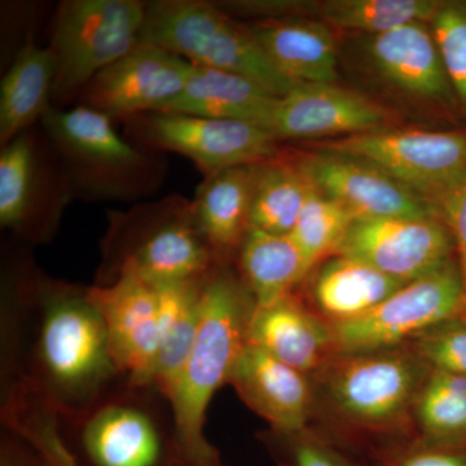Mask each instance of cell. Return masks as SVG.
<instances>
[{
    "label": "cell",
    "mask_w": 466,
    "mask_h": 466,
    "mask_svg": "<svg viewBox=\"0 0 466 466\" xmlns=\"http://www.w3.org/2000/svg\"><path fill=\"white\" fill-rule=\"evenodd\" d=\"M366 459L372 466H466V449L431 446L413 438L373 451Z\"/></svg>",
    "instance_id": "obj_36"
},
{
    "label": "cell",
    "mask_w": 466,
    "mask_h": 466,
    "mask_svg": "<svg viewBox=\"0 0 466 466\" xmlns=\"http://www.w3.org/2000/svg\"><path fill=\"white\" fill-rule=\"evenodd\" d=\"M431 370L408 345L332 355L311 375L319 431L363 458L413 440V407Z\"/></svg>",
    "instance_id": "obj_1"
},
{
    "label": "cell",
    "mask_w": 466,
    "mask_h": 466,
    "mask_svg": "<svg viewBox=\"0 0 466 466\" xmlns=\"http://www.w3.org/2000/svg\"><path fill=\"white\" fill-rule=\"evenodd\" d=\"M205 278L155 285L158 297L159 342L153 382L167 398L182 375L195 342Z\"/></svg>",
    "instance_id": "obj_27"
},
{
    "label": "cell",
    "mask_w": 466,
    "mask_h": 466,
    "mask_svg": "<svg viewBox=\"0 0 466 466\" xmlns=\"http://www.w3.org/2000/svg\"><path fill=\"white\" fill-rule=\"evenodd\" d=\"M0 466H43L41 460L36 458V464L29 456L23 453L14 446H3L2 450V464Z\"/></svg>",
    "instance_id": "obj_38"
},
{
    "label": "cell",
    "mask_w": 466,
    "mask_h": 466,
    "mask_svg": "<svg viewBox=\"0 0 466 466\" xmlns=\"http://www.w3.org/2000/svg\"><path fill=\"white\" fill-rule=\"evenodd\" d=\"M253 165L205 177L192 201L202 235L218 259L240 249L250 228Z\"/></svg>",
    "instance_id": "obj_23"
},
{
    "label": "cell",
    "mask_w": 466,
    "mask_h": 466,
    "mask_svg": "<svg viewBox=\"0 0 466 466\" xmlns=\"http://www.w3.org/2000/svg\"><path fill=\"white\" fill-rule=\"evenodd\" d=\"M249 29L272 63L294 84H336V39L323 21L266 18Z\"/></svg>",
    "instance_id": "obj_19"
},
{
    "label": "cell",
    "mask_w": 466,
    "mask_h": 466,
    "mask_svg": "<svg viewBox=\"0 0 466 466\" xmlns=\"http://www.w3.org/2000/svg\"><path fill=\"white\" fill-rule=\"evenodd\" d=\"M32 341V383L57 410L78 412L94 403L118 372L108 330L88 288L42 280Z\"/></svg>",
    "instance_id": "obj_2"
},
{
    "label": "cell",
    "mask_w": 466,
    "mask_h": 466,
    "mask_svg": "<svg viewBox=\"0 0 466 466\" xmlns=\"http://www.w3.org/2000/svg\"><path fill=\"white\" fill-rule=\"evenodd\" d=\"M54 54L32 41L17 52L0 86V144L7 146L29 131L51 108Z\"/></svg>",
    "instance_id": "obj_24"
},
{
    "label": "cell",
    "mask_w": 466,
    "mask_h": 466,
    "mask_svg": "<svg viewBox=\"0 0 466 466\" xmlns=\"http://www.w3.org/2000/svg\"><path fill=\"white\" fill-rule=\"evenodd\" d=\"M431 27L451 85L466 100V5L441 3Z\"/></svg>",
    "instance_id": "obj_34"
},
{
    "label": "cell",
    "mask_w": 466,
    "mask_h": 466,
    "mask_svg": "<svg viewBox=\"0 0 466 466\" xmlns=\"http://www.w3.org/2000/svg\"><path fill=\"white\" fill-rule=\"evenodd\" d=\"M441 5L434 0H330L315 5L328 26L373 36L410 23H429Z\"/></svg>",
    "instance_id": "obj_31"
},
{
    "label": "cell",
    "mask_w": 466,
    "mask_h": 466,
    "mask_svg": "<svg viewBox=\"0 0 466 466\" xmlns=\"http://www.w3.org/2000/svg\"><path fill=\"white\" fill-rule=\"evenodd\" d=\"M390 113L336 85H299L276 100L267 130L276 139H337L385 128Z\"/></svg>",
    "instance_id": "obj_16"
},
{
    "label": "cell",
    "mask_w": 466,
    "mask_h": 466,
    "mask_svg": "<svg viewBox=\"0 0 466 466\" xmlns=\"http://www.w3.org/2000/svg\"><path fill=\"white\" fill-rule=\"evenodd\" d=\"M86 452L97 466H155L161 441L152 420L137 408L110 404L86 424Z\"/></svg>",
    "instance_id": "obj_26"
},
{
    "label": "cell",
    "mask_w": 466,
    "mask_h": 466,
    "mask_svg": "<svg viewBox=\"0 0 466 466\" xmlns=\"http://www.w3.org/2000/svg\"><path fill=\"white\" fill-rule=\"evenodd\" d=\"M265 441L281 466H372L363 456L336 443L311 426L291 434L271 431Z\"/></svg>",
    "instance_id": "obj_33"
},
{
    "label": "cell",
    "mask_w": 466,
    "mask_h": 466,
    "mask_svg": "<svg viewBox=\"0 0 466 466\" xmlns=\"http://www.w3.org/2000/svg\"><path fill=\"white\" fill-rule=\"evenodd\" d=\"M408 346L433 370L466 376V314L441 321Z\"/></svg>",
    "instance_id": "obj_35"
},
{
    "label": "cell",
    "mask_w": 466,
    "mask_h": 466,
    "mask_svg": "<svg viewBox=\"0 0 466 466\" xmlns=\"http://www.w3.org/2000/svg\"><path fill=\"white\" fill-rule=\"evenodd\" d=\"M228 383L257 415L281 434L309 428L315 416L311 376L288 366L265 350L247 342Z\"/></svg>",
    "instance_id": "obj_17"
},
{
    "label": "cell",
    "mask_w": 466,
    "mask_h": 466,
    "mask_svg": "<svg viewBox=\"0 0 466 466\" xmlns=\"http://www.w3.org/2000/svg\"><path fill=\"white\" fill-rule=\"evenodd\" d=\"M461 314H466V290L458 259H453L404 284L363 317L332 325L336 354L400 348Z\"/></svg>",
    "instance_id": "obj_8"
},
{
    "label": "cell",
    "mask_w": 466,
    "mask_h": 466,
    "mask_svg": "<svg viewBox=\"0 0 466 466\" xmlns=\"http://www.w3.org/2000/svg\"><path fill=\"white\" fill-rule=\"evenodd\" d=\"M247 342L309 376L336 354L332 325L293 294L254 308Z\"/></svg>",
    "instance_id": "obj_18"
},
{
    "label": "cell",
    "mask_w": 466,
    "mask_h": 466,
    "mask_svg": "<svg viewBox=\"0 0 466 466\" xmlns=\"http://www.w3.org/2000/svg\"><path fill=\"white\" fill-rule=\"evenodd\" d=\"M294 159L318 191L349 208L357 219L438 217L421 195L364 159L321 150Z\"/></svg>",
    "instance_id": "obj_14"
},
{
    "label": "cell",
    "mask_w": 466,
    "mask_h": 466,
    "mask_svg": "<svg viewBox=\"0 0 466 466\" xmlns=\"http://www.w3.org/2000/svg\"><path fill=\"white\" fill-rule=\"evenodd\" d=\"M146 3L139 0H66L52 25L55 75L52 106L81 96L100 72L140 43Z\"/></svg>",
    "instance_id": "obj_7"
},
{
    "label": "cell",
    "mask_w": 466,
    "mask_h": 466,
    "mask_svg": "<svg viewBox=\"0 0 466 466\" xmlns=\"http://www.w3.org/2000/svg\"><path fill=\"white\" fill-rule=\"evenodd\" d=\"M370 55L380 72L401 90L425 97L449 95L451 82L429 23H410L373 36Z\"/></svg>",
    "instance_id": "obj_22"
},
{
    "label": "cell",
    "mask_w": 466,
    "mask_h": 466,
    "mask_svg": "<svg viewBox=\"0 0 466 466\" xmlns=\"http://www.w3.org/2000/svg\"><path fill=\"white\" fill-rule=\"evenodd\" d=\"M412 425L422 443L466 449V376L431 368L417 394Z\"/></svg>",
    "instance_id": "obj_29"
},
{
    "label": "cell",
    "mask_w": 466,
    "mask_h": 466,
    "mask_svg": "<svg viewBox=\"0 0 466 466\" xmlns=\"http://www.w3.org/2000/svg\"><path fill=\"white\" fill-rule=\"evenodd\" d=\"M140 43L177 55L193 66L250 79L274 96L297 86L280 72L249 26L236 23L216 3L156 0L146 3Z\"/></svg>",
    "instance_id": "obj_5"
},
{
    "label": "cell",
    "mask_w": 466,
    "mask_h": 466,
    "mask_svg": "<svg viewBox=\"0 0 466 466\" xmlns=\"http://www.w3.org/2000/svg\"><path fill=\"white\" fill-rule=\"evenodd\" d=\"M337 254L364 260L401 283L453 260L452 236L438 217L358 218Z\"/></svg>",
    "instance_id": "obj_11"
},
{
    "label": "cell",
    "mask_w": 466,
    "mask_h": 466,
    "mask_svg": "<svg viewBox=\"0 0 466 466\" xmlns=\"http://www.w3.org/2000/svg\"><path fill=\"white\" fill-rule=\"evenodd\" d=\"M317 187L294 158L276 155L253 165L250 227L289 235Z\"/></svg>",
    "instance_id": "obj_28"
},
{
    "label": "cell",
    "mask_w": 466,
    "mask_h": 466,
    "mask_svg": "<svg viewBox=\"0 0 466 466\" xmlns=\"http://www.w3.org/2000/svg\"><path fill=\"white\" fill-rule=\"evenodd\" d=\"M108 330L118 372L133 386L153 382L159 342L158 297L155 285L134 272H119L106 285L88 288Z\"/></svg>",
    "instance_id": "obj_15"
},
{
    "label": "cell",
    "mask_w": 466,
    "mask_h": 466,
    "mask_svg": "<svg viewBox=\"0 0 466 466\" xmlns=\"http://www.w3.org/2000/svg\"><path fill=\"white\" fill-rule=\"evenodd\" d=\"M404 284L364 260L337 254L325 259L312 279L311 309L330 325L346 323L363 317Z\"/></svg>",
    "instance_id": "obj_21"
},
{
    "label": "cell",
    "mask_w": 466,
    "mask_h": 466,
    "mask_svg": "<svg viewBox=\"0 0 466 466\" xmlns=\"http://www.w3.org/2000/svg\"><path fill=\"white\" fill-rule=\"evenodd\" d=\"M238 268L256 306L271 305L290 296L312 271L290 235H275L253 227L238 249Z\"/></svg>",
    "instance_id": "obj_25"
},
{
    "label": "cell",
    "mask_w": 466,
    "mask_h": 466,
    "mask_svg": "<svg viewBox=\"0 0 466 466\" xmlns=\"http://www.w3.org/2000/svg\"><path fill=\"white\" fill-rule=\"evenodd\" d=\"M312 147L370 162L431 204L466 179V133L460 131L385 127Z\"/></svg>",
    "instance_id": "obj_9"
},
{
    "label": "cell",
    "mask_w": 466,
    "mask_h": 466,
    "mask_svg": "<svg viewBox=\"0 0 466 466\" xmlns=\"http://www.w3.org/2000/svg\"><path fill=\"white\" fill-rule=\"evenodd\" d=\"M431 205L452 236L466 290V179L435 198Z\"/></svg>",
    "instance_id": "obj_37"
},
{
    "label": "cell",
    "mask_w": 466,
    "mask_h": 466,
    "mask_svg": "<svg viewBox=\"0 0 466 466\" xmlns=\"http://www.w3.org/2000/svg\"><path fill=\"white\" fill-rule=\"evenodd\" d=\"M56 407L35 386L12 383L3 401V421L25 441L43 466H81L58 431Z\"/></svg>",
    "instance_id": "obj_30"
},
{
    "label": "cell",
    "mask_w": 466,
    "mask_h": 466,
    "mask_svg": "<svg viewBox=\"0 0 466 466\" xmlns=\"http://www.w3.org/2000/svg\"><path fill=\"white\" fill-rule=\"evenodd\" d=\"M42 125L76 195L135 200L161 184V158L122 137L115 121L99 110L82 104L51 106Z\"/></svg>",
    "instance_id": "obj_4"
},
{
    "label": "cell",
    "mask_w": 466,
    "mask_h": 466,
    "mask_svg": "<svg viewBox=\"0 0 466 466\" xmlns=\"http://www.w3.org/2000/svg\"><path fill=\"white\" fill-rule=\"evenodd\" d=\"M355 219L349 208L315 188L289 235L314 269L337 253Z\"/></svg>",
    "instance_id": "obj_32"
},
{
    "label": "cell",
    "mask_w": 466,
    "mask_h": 466,
    "mask_svg": "<svg viewBox=\"0 0 466 466\" xmlns=\"http://www.w3.org/2000/svg\"><path fill=\"white\" fill-rule=\"evenodd\" d=\"M192 64L173 52L139 43L134 50L104 69L82 92V106L127 121L159 112L182 92Z\"/></svg>",
    "instance_id": "obj_13"
},
{
    "label": "cell",
    "mask_w": 466,
    "mask_h": 466,
    "mask_svg": "<svg viewBox=\"0 0 466 466\" xmlns=\"http://www.w3.org/2000/svg\"><path fill=\"white\" fill-rule=\"evenodd\" d=\"M126 139L150 152H173L195 162L205 177L249 167L278 155V142L250 122L152 112L126 121Z\"/></svg>",
    "instance_id": "obj_10"
},
{
    "label": "cell",
    "mask_w": 466,
    "mask_h": 466,
    "mask_svg": "<svg viewBox=\"0 0 466 466\" xmlns=\"http://www.w3.org/2000/svg\"><path fill=\"white\" fill-rule=\"evenodd\" d=\"M108 249L113 279L128 271L152 285L198 280L222 263L198 228L192 201L180 198L116 216Z\"/></svg>",
    "instance_id": "obj_6"
},
{
    "label": "cell",
    "mask_w": 466,
    "mask_h": 466,
    "mask_svg": "<svg viewBox=\"0 0 466 466\" xmlns=\"http://www.w3.org/2000/svg\"><path fill=\"white\" fill-rule=\"evenodd\" d=\"M276 100L278 96L244 76L193 66L182 92L159 112L250 122L267 130Z\"/></svg>",
    "instance_id": "obj_20"
},
{
    "label": "cell",
    "mask_w": 466,
    "mask_h": 466,
    "mask_svg": "<svg viewBox=\"0 0 466 466\" xmlns=\"http://www.w3.org/2000/svg\"><path fill=\"white\" fill-rule=\"evenodd\" d=\"M73 195L64 167L54 170L30 131L0 153V225L27 240H46Z\"/></svg>",
    "instance_id": "obj_12"
},
{
    "label": "cell",
    "mask_w": 466,
    "mask_h": 466,
    "mask_svg": "<svg viewBox=\"0 0 466 466\" xmlns=\"http://www.w3.org/2000/svg\"><path fill=\"white\" fill-rule=\"evenodd\" d=\"M254 308L250 291L241 279L223 268V263L204 279L195 342L167 397L173 407L177 447L189 466H220L216 449L205 438V415L247 345Z\"/></svg>",
    "instance_id": "obj_3"
}]
</instances>
